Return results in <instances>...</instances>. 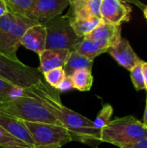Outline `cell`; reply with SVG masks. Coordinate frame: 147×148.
Listing matches in <instances>:
<instances>
[{
    "mask_svg": "<svg viewBox=\"0 0 147 148\" xmlns=\"http://www.w3.org/2000/svg\"><path fill=\"white\" fill-rule=\"evenodd\" d=\"M25 91L39 100L50 111L61 125L69 132L73 141L87 144L101 142V131L95 128L93 121L64 106L60 93L47 84L43 79L25 88Z\"/></svg>",
    "mask_w": 147,
    "mask_h": 148,
    "instance_id": "1",
    "label": "cell"
},
{
    "mask_svg": "<svg viewBox=\"0 0 147 148\" xmlns=\"http://www.w3.org/2000/svg\"><path fill=\"white\" fill-rule=\"evenodd\" d=\"M147 138V127L133 115L115 118L101 131V142L119 148Z\"/></svg>",
    "mask_w": 147,
    "mask_h": 148,
    "instance_id": "2",
    "label": "cell"
},
{
    "mask_svg": "<svg viewBox=\"0 0 147 148\" xmlns=\"http://www.w3.org/2000/svg\"><path fill=\"white\" fill-rule=\"evenodd\" d=\"M0 111L24 121L62 126L59 121L39 100L27 94L26 91L25 95L21 97L2 102Z\"/></svg>",
    "mask_w": 147,
    "mask_h": 148,
    "instance_id": "3",
    "label": "cell"
},
{
    "mask_svg": "<svg viewBox=\"0 0 147 148\" xmlns=\"http://www.w3.org/2000/svg\"><path fill=\"white\" fill-rule=\"evenodd\" d=\"M42 24L47 31L46 49H64L74 51L83 39L75 33L68 14L59 15Z\"/></svg>",
    "mask_w": 147,
    "mask_h": 148,
    "instance_id": "4",
    "label": "cell"
},
{
    "mask_svg": "<svg viewBox=\"0 0 147 148\" xmlns=\"http://www.w3.org/2000/svg\"><path fill=\"white\" fill-rule=\"evenodd\" d=\"M0 79L12 85L29 88L42 80V74L38 68L29 67L19 60L0 54Z\"/></svg>",
    "mask_w": 147,
    "mask_h": 148,
    "instance_id": "5",
    "label": "cell"
},
{
    "mask_svg": "<svg viewBox=\"0 0 147 148\" xmlns=\"http://www.w3.org/2000/svg\"><path fill=\"white\" fill-rule=\"evenodd\" d=\"M24 124L31 134L34 147H62L73 141L69 132L62 126L30 121Z\"/></svg>",
    "mask_w": 147,
    "mask_h": 148,
    "instance_id": "6",
    "label": "cell"
},
{
    "mask_svg": "<svg viewBox=\"0 0 147 148\" xmlns=\"http://www.w3.org/2000/svg\"><path fill=\"white\" fill-rule=\"evenodd\" d=\"M70 5V0H34L25 17L35 23H43L59 15Z\"/></svg>",
    "mask_w": 147,
    "mask_h": 148,
    "instance_id": "7",
    "label": "cell"
},
{
    "mask_svg": "<svg viewBox=\"0 0 147 148\" xmlns=\"http://www.w3.org/2000/svg\"><path fill=\"white\" fill-rule=\"evenodd\" d=\"M33 24H35V23L29 18L16 16L14 23L6 33L1 43L0 54L4 55L13 60H18L16 56V51L20 46L21 38L25 31Z\"/></svg>",
    "mask_w": 147,
    "mask_h": 148,
    "instance_id": "8",
    "label": "cell"
},
{
    "mask_svg": "<svg viewBox=\"0 0 147 148\" xmlns=\"http://www.w3.org/2000/svg\"><path fill=\"white\" fill-rule=\"evenodd\" d=\"M131 12V7L121 0H102L100 9L102 21L115 25L128 22Z\"/></svg>",
    "mask_w": 147,
    "mask_h": 148,
    "instance_id": "9",
    "label": "cell"
},
{
    "mask_svg": "<svg viewBox=\"0 0 147 148\" xmlns=\"http://www.w3.org/2000/svg\"><path fill=\"white\" fill-rule=\"evenodd\" d=\"M121 25H115L101 21L100 24L84 38L92 40L106 49L111 48L117 43L121 36Z\"/></svg>",
    "mask_w": 147,
    "mask_h": 148,
    "instance_id": "10",
    "label": "cell"
},
{
    "mask_svg": "<svg viewBox=\"0 0 147 148\" xmlns=\"http://www.w3.org/2000/svg\"><path fill=\"white\" fill-rule=\"evenodd\" d=\"M107 52L120 66L129 71L142 61L134 52L130 42L123 37H121L117 43L109 48Z\"/></svg>",
    "mask_w": 147,
    "mask_h": 148,
    "instance_id": "11",
    "label": "cell"
},
{
    "mask_svg": "<svg viewBox=\"0 0 147 148\" xmlns=\"http://www.w3.org/2000/svg\"><path fill=\"white\" fill-rule=\"evenodd\" d=\"M0 126L16 139L34 147V140L24 121L0 111Z\"/></svg>",
    "mask_w": 147,
    "mask_h": 148,
    "instance_id": "12",
    "label": "cell"
},
{
    "mask_svg": "<svg viewBox=\"0 0 147 148\" xmlns=\"http://www.w3.org/2000/svg\"><path fill=\"white\" fill-rule=\"evenodd\" d=\"M46 28L42 23H35L30 26L21 38L20 45L37 55L46 49Z\"/></svg>",
    "mask_w": 147,
    "mask_h": 148,
    "instance_id": "13",
    "label": "cell"
},
{
    "mask_svg": "<svg viewBox=\"0 0 147 148\" xmlns=\"http://www.w3.org/2000/svg\"><path fill=\"white\" fill-rule=\"evenodd\" d=\"M70 52V50L64 49H45L38 55L40 60L39 71L43 74L53 69L63 68Z\"/></svg>",
    "mask_w": 147,
    "mask_h": 148,
    "instance_id": "14",
    "label": "cell"
},
{
    "mask_svg": "<svg viewBox=\"0 0 147 148\" xmlns=\"http://www.w3.org/2000/svg\"><path fill=\"white\" fill-rule=\"evenodd\" d=\"M102 0H73L67 13L71 18L100 17V9Z\"/></svg>",
    "mask_w": 147,
    "mask_h": 148,
    "instance_id": "15",
    "label": "cell"
},
{
    "mask_svg": "<svg viewBox=\"0 0 147 148\" xmlns=\"http://www.w3.org/2000/svg\"><path fill=\"white\" fill-rule=\"evenodd\" d=\"M94 61L78 54L75 50L71 51L63 66L66 76H70L75 71L79 69H92Z\"/></svg>",
    "mask_w": 147,
    "mask_h": 148,
    "instance_id": "16",
    "label": "cell"
},
{
    "mask_svg": "<svg viewBox=\"0 0 147 148\" xmlns=\"http://www.w3.org/2000/svg\"><path fill=\"white\" fill-rule=\"evenodd\" d=\"M102 21L100 17L91 18H71V26L77 36L84 38L85 36L94 30Z\"/></svg>",
    "mask_w": 147,
    "mask_h": 148,
    "instance_id": "17",
    "label": "cell"
},
{
    "mask_svg": "<svg viewBox=\"0 0 147 148\" xmlns=\"http://www.w3.org/2000/svg\"><path fill=\"white\" fill-rule=\"evenodd\" d=\"M74 88L80 92H88L91 89L94 82L92 69H79L75 71L71 75Z\"/></svg>",
    "mask_w": 147,
    "mask_h": 148,
    "instance_id": "18",
    "label": "cell"
},
{
    "mask_svg": "<svg viewBox=\"0 0 147 148\" xmlns=\"http://www.w3.org/2000/svg\"><path fill=\"white\" fill-rule=\"evenodd\" d=\"M75 51L78 54L94 61L100 55L107 52V49L92 40L83 38L81 43L76 48Z\"/></svg>",
    "mask_w": 147,
    "mask_h": 148,
    "instance_id": "19",
    "label": "cell"
},
{
    "mask_svg": "<svg viewBox=\"0 0 147 148\" xmlns=\"http://www.w3.org/2000/svg\"><path fill=\"white\" fill-rule=\"evenodd\" d=\"M25 95V88L15 86L0 79V100L2 102L16 99Z\"/></svg>",
    "mask_w": 147,
    "mask_h": 148,
    "instance_id": "20",
    "label": "cell"
},
{
    "mask_svg": "<svg viewBox=\"0 0 147 148\" xmlns=\"http://www.w3.org/2000/svg\"><path fill=\"white\" fill-rule=\"evenodd\" d=\"M8 11L16 15L25 16L34 0H2Z\"/></svg>",
    "mask_w": 147,
    "mask_h": 148,
    "instance_id": "21",
    "label": "cell"
},
{
    "mask_svg": "<svg viewBox=\"0 0 147 148\" xmlns=\"http://www.w3.org/2000/svg\"><path fill=\"white\" fill-rule=\"evenodd\" d=\"M113 114V108L112 107V105L108 103L103 105L102 108L97 114L95 120L93 121L95 128L101 131L112 121Z\"/></svg>",
    "mask_w": 147,
    "mask_h": 148,
    "instance_id": "22",
    "label": "cell"
},
{
    "mask_svg": "<svg viewBox=\"0 0 147 148\" xmlns=\"http://www.w3.org/2000/svg\"><path fill=\"white\" fill-rule=\"evenodd\" d=\"M0 147L4 148H31L26 143L16 139L0 126Z\"/></svg>",
    "mask_w": 147,
    "mask_h": 148,
    "instance_id": "23",
    "label": "cell"
},
{
    "mask_svg": "<svg viewBox=\"0 0 147 148\" xmlns=\"http://www.w3.org/2000/svg\"><path fill=\"white\" fill-rule=\"evenodd\" d=\"M42 77L47 84L55 89L56 87L64 80V78L66 77V74L63 68L62 67L44 72L42 74Z\"/></svg>",
    "mask_w": 147,
    "mask_h": 148,
    "instance_id": "24",
    "label": "cell"
},
{
    "mask_svg": "<svg viewBox=\"0 0 147 148\" xmlns=\"http://www.w3.org/2000/svg\"><path fill=\"white\" fill-rule=\"evenodd\" d=\"M142 62L136 64L131 70H130V75L131 80L133 82V87L136 90H145L146 89V83L144 80V75L142 72Z\"/></svg>",
    "mask_w": 147,
    "mask_h": 148,
    "instance_id": "25",
    "label": "cell"
},
{
    "mask_svg": "<svg viewBox=\"0 0 147 148\" xmlns=\"http://www.w3.org/2000/svg\"><path fill=\"white\" fill-rule=\"evenodd\" d=\"M16 17V16L10 12H8L0 17V46L6 33L11 27V25L14 23Z\"/></svg>",
    "mask_w": 147,
    "mask_h": 148,
    "instance_id": "26",
    "label": "cell"
},
{
    "mask_svg": "<svg viewBox=\"0 0 147 148\" xmlns=\"http://www.w3.org/2000/svg\"><path fill=\"white\" fill-rule=\"evenodd\" d=\"M55 89L59 93H65V92H68V91H71V90L75 89L73 82L71 80V77L70 76H66L64 78V80L56 87Z\"/></svg>",
    "mask_w": 147,
    "mask_h": 148,
    "instance_id": "27",
    "label": "cell"
},
{
    "mask_svg": "<svg viewBox=\"0 0 147 148\" xmlns=\"http://www.w3.org/2000/svg\"><path fill=\"white\" fill-rule=\"evenodd\" d=\"M122 148H147V138L142 139L137 142L132 143L130 145H126Z\"/></svg>",
    "mask_w": 147,
    "mask_h": 148,
    "instance_id": "28",
    "label": "cell"
},
{
    "mask_svg": "<svg viewBox=\"0 0 147 148\" xmlns=\"http://www.w3.org/2000/svg\"><path fill=\"white\" fill-rule=\"evenodd\" d=\"M142 72L144 75V80L146 83V89L147 90V62H142Z\"/></svg>",
    "mask_w": 147,
    "mask_h": 148,
    "instance_id": "29",
    "label": "cell"
},
{
    "mask_svg": "<svg viewBox=\"0 0 147 148\" xmlns=\"http://www.w3.org/2000/svg\"><path fill=\"white\" fill-rule=\"evenodd\" d=\"M144 125L147 127V95H146V109H145V114H144V117H143V121Z\"/></svg>",
    "mask_w": 147,
    "mask_h": 148,
    "instance_id": "30",
    "label": "cell"
},
{
    "mask_svg": "<svg viewBox=\"0 0 147 148\" xmlns=\"http://www.w3.org/2000/svg\"><path fill=\"white\" fill-rule=\"evenodd\" d=\"M8 10L4 5H0V17L3 16V15H5L6 13H8Z\"/></svg>",
    "mask_w": 147,
    "mask_h": 148,
    "instance_id": "31",
    "label": "cell"
},
{
    "mask_svg": "<svg viewBox=\"0 0 147 148\" xmlns=\"http://www.w3.org/2000/svg\"><path fill=\"white\" fill-rule=\"evenodd\" d=\"M144 15H145L146 18L147 19V7H146V8L144 9Z\"/></svg>",
    "mask_w": 147,
    "mask_h": 148,
    "instance_id": "32",
    "label": "cell"
},
{
    "mask_svg": "<svg viewBox=\"0 0 147 148\" xmlns=\"http://www.w3.org/2000/svg\"><path fill=\"white\" fill-rule=\"evenodd\" d=\"M31 148H62V147H31Z\"/></svg>",
    "mask_w": 147,
    "mask_h": 148,
    "instance_id": "33",
    "label": "cell"
},
{
    "mask_svg": "<svg viewBox=\"0 0 147 148\" xmlns=\"http://www.w3.org/2000/svg\"><path fill=\"white\" fill-rule=\"evenodd\" d=\"M0 5H4V4H3V1H2V0H0Z\"/></svg>",
    "mask_w": 147,
    "mask_h": 148,
    "instance_id": "34",
    "label": "cell"
},
{
    "mask_svg": "<svg viewBox=\"0 0 147 148\" xmlns=\"http://www.w3.org/2000/svg\"><path fill=\"white\" fill-rule=\"evenodd\" d=\"M1 104H2V101H1V100H0V106H1Z\"/></svg>",
    "mask_w": 147,
    "mask_h": 148,
    "instance_id": "35",
    "label": "cell"
},
{
    "mask_svg": "<svg viewBox=\"0 0 147 148\" xmlns=\"http://www.w3.org/2000/svg\"><path fill=\"white\" fill-rule=\"evenodd\" d=\"M0 148H4V147H0Z\"/></svg>",
    "mask_w": 147,
    "mask_h": 148,
    "instance_id": "36",
    "label": "cell"
},
{
    "mask_svg": "<svg viewBox=\"0 0 147 148\" xmlns=\"http://www.w3.org/2000/svg\"><path fill=\"white\" fill-rule=\"evenodd\" d=\"M72 1H73V0H70V2H72Z\"/></svg>",
    "mask_w": 147,
    "mask_h": 148,
    "instance_id": "37",
    "label": "cell"
}]
</instances>
